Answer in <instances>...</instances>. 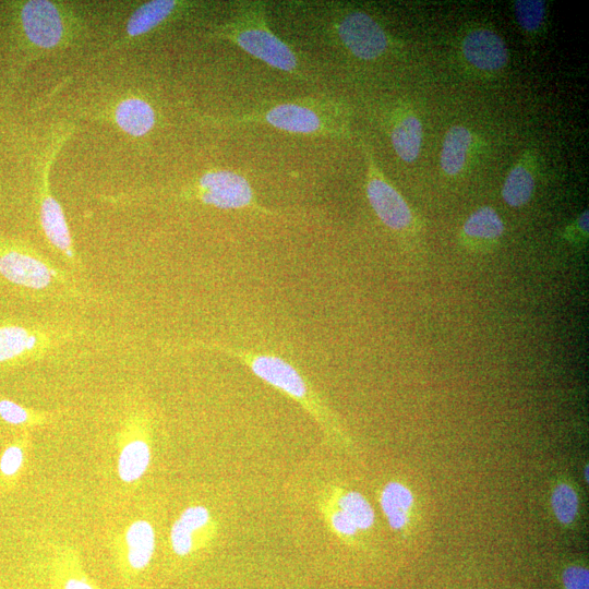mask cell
<instances>
[{
    "label": "cell",
    "mask_w": 589,
    "mask_h": 589,
    "mask_svg": "<svg viewBox=\"0 0 589 589\" xmlns=\"http://www.w3.org/2000/svg\"><path fill=\"white\" fill-rule=\"evenodd\" d=\"M184 347L217 350L237 358L255 376L298 402L314 419L329 442L337 446L348 444L334 413L289 361L272 353L255 352L212 341L195 340Z\"/></svg>",
    "instance_id": "cell-1"
},
{
    "label": "cell",
    "mask_w": 589,
    "mask_h": 589,
    "mask_svg": "<svg viewBox=\"0 0 589 589\" xmlns=\"http://www.w3.org/2000/svg\"><path fill=\"white\" fill-rule=\"evenodd\" d=\"M213 120L219 125L259 123L305 135L340 136L348 132L347 110L332 99L320 97L267 104L251 111Z\"/></svg>",
    "instance_id": "cell-2"
},
{
    "label": "cell",
    "mask_w": 589,
    "mask_h": 589,
    "mask_svg": "<svg viewBox=\"0 0 589 589\" xmlns=\"http://www.w3.org/2000/svg\"><path fill=\"white\" fill-rule=\"evenodd\" d=\"M0 280L39 299H83L71 271L57 266L31 245L0 237Z\"/></svg>",
    "instance_id": "cell-3"
},
{
    "label": "cell",
    "mask_w": 589,
    "mask_h": 589,
    "mask_svg": "<svg viewBox=\"0 0 589 589\" xmlns=\"http://www.w3.org/2000/svg\"><path fill=\"white\" fill-rule=\"evenodd\" d=\"M214 35L231 41L274 69L292 75L300 74L297 53L271 29L266 4L262 1L238 4L230 17L215 28Z\"/></svg>",
    "instance_id": "cell-4"
},
{
    "label": "cell",
    "mask_w": 589,
    "mask_h": 589,
    "mask_svg": "<svg viewBox=\"0 0 589 589\" xmlns=\"http://www.w3.org/2000/svg\"><path fill=\"white\" fill-rule=\"evenodd\" d=\"M80 334L76 329L32 320H0V369L39 361Z\"/></svg>",
    "instance_id": "cell-5"
},
{
    "label": "cell",
    "mask_w": 589,
    "mask_h": 589,
    "mask_svg": "<svg viewBox=\"0 0 589 589\" xmlns=\"http://www.w3.org/2000/svg\"><path fill=\"white\" fill-rule=\"evenodd\" d=\"M321 35L361 61L380 59L389 47L384 27L369 13L357 10L330 9L314 13Z\"/></svg>",
    "instance_id": "cell-6"
},
{
    "label": "cell",
    "mask_w": 589,
    "mask_h": 589,
    "mask_svg": "<svg viewBox=\"0 0 589 589\" xmlns=\"http://www.w3.org/2000/svg\"><path fill=\"white\" fill-rule=\"evenodd\" d=\"M180 196L221 209L249 208L266 212L259 206L248 179L228 169L205 172L194 184L184 189Z\"/></svg>",
    "instance_id": "cell-7"
},
{
    "label": "cell",
    "mask_w": 589,
    "mask_h": 589,
    "mask_svg": "<svg viewBox=\"0 0 589 589\" xmlns=\"http://www.w3.org/2000/svg\"><path fill=\"white\" fill-rule=\"evenodd\" d=\"M364 154L366 158L365 192L372 209L390 230L396 232L410 230L414 218L409 205L380 170L372 152L365 148Z\"/></svg>",
    "instance_id": "cell-8"
},
{
    "label": "cell",
    "mask_w": 589,
    "mask_h": 589,
    "mask_svg": "<svg viewBox=\"0 0 589 589\" xmlns=\"http://www.w3.org/2000/svg\"><path fill=\"white\" fill-rule=\"evenodd\" d=\"M38 214L40 227L49 244L72 272H82V261L74 249L62 207L49 191L47 176L40 191Z\"/></svg>",
    "instance_id": "cell-9"
},
{
    "label": "cell",
    "mask_w": 589,
    "mask_h": 589,
    "mask_svg": "<svg viewBox=\"0 0 589 589\" xmlns=\"http://www.w3.org/2000/svg\"><path fill=\"white\" fill-rule=\"evenodd\" d=\"M216 522L211 510L201 504L184 508L170 528L172 552L180 557L189 556L211 540Z\"/></svg>",
    "instance_id": "cell-10"
},
{
    "label": "cell",
    "mask_w": 589,
    "mask_h": 589,
    "mask_svg": "<svg viewBox=\"0 0 589 589\" xmlns=\"http://www.w3.org/2000/svg\"><path fill=\"white\" fill-rule=\"evenodd\" d=\"M144 418L132 416L125 423L127 435L118 456V476L124 483L141 479L151 464L152 452L145 435Z\"/></svg>",
    "instance_id": "cell-11"
},
{
    "label": "cell",
    "mask_w": 589,
    "mask_h": 589,
    "mask_svg": "<svg viewBox=\"0 0 589 589\" xmlns=\"http://www.w3.org/2000/svg\"><path fill=\"white\" fill-rule=\"evenodd\" d=\"M22 27L36 46L51 48L59 44L63 25L58 9L49 1L31 0L21 8Z\"/></svg>",
    "instance_id": "cell-12"
},
{
    "label": "cell",
    "mask_w": 589,
    "mask_h": 589,
    "mask_svg": "<svg viewBox=\"0 0 589 589\" xmlns=\"http://www.w3.org/2000/svg\"><path fill=\"white\" fill-rule=\"evenodd\" d=\"M465 59L482 71H497L508 61V49L503 38L489 28L467 33L461 43Z\"/></svg>",
    "instance_id": "cell-13"
},
{
    "label": "cell",
    "mask_w": 589,
    "mask_h": 589,
    "mask_svg": "<svg viewBox=\"0 0 589 589\" xmlns=\"http://www.w3.org/2000/svg\"><path fill=\"white\" fill-rule=\"evenodd\" d=\"M422 123L410 110H398L390 121L389 137L397 156L406 161L413 163L422 145Z\"/></svg>",
    "instance_id": "cell-14"
},
{
    "label": "cell",
    "mask_w": 589,
    "mask_h": 589,
    "mask_svg": "<svg viewBox=\"0 0 589 589\" xmlns=\"http://www.w3.org/2000/svg\"><path fill=\"white\" fill-rule=\"evenodd\" d=\"M125 558L131 569L143 570L151 563L155 548L156 534L154 527L144 519L133 521L124 533Z\"/></svg>",
    "instance_id": "cell-15"
},
{
    "label": "cell",
    "mask_w": 589,
    "mask_h": 589,
    "mask_svg": "<svg viewBox=\"0 0 589 589\" xmlns=\"http://www.w3.org/2000/svg\"><path fill=\"white\" fill-rule=\"evenodd\" d=\"M380 504L390 528L401 530L407 526L413 496L406 485L397 481L386 483L380 495Z\"/></svg>",
    "instance_id": "cell-16"
},
{
    "label": "cell",
    "mask_w": 589,
    "mask_h": 589,
    "mask_svg": "<svg viewBox=\"0 0 589 589\" xmlns=\"http://www.w3.org/2000/svg\"><path fill=\"white\" fill-rule=\"evenodd\" d=\"M471 143L472 134L466 127L456 124L447 130L440 159L447 176L454 177L462 170Z\"/></svg>",
    "instance_id": "cell-17"
},
{
    "label": "cell",
    "mask_w": 589,
    "mask_h": 589,
    "mask_svg": "<svg viewBox=\"0 0 589 589\" xmlns=\"http://www.w3.org/2000/svg\"><path fill=\"white\" fill-rule=\"evenodd\" d=\"M323 495L342 510L359 531L369 530L373 526L375 520L374 510L369 501L359 492L332 488Z\"/></svg>",
    "instance_id": "cell-18"
},
{
    "label": "cell",
    "mask_w": 589,
    "mask_h": 589,
    "mask_svg": "<svg viewBox=\"0 0 589 589\" xmlns=\"http://www.w3.org/2000/svg\"><path fill=\"white\" fill-rule=\"evenodd\" d=\"M116 120L118 125L127 133L141 136L154 127L155 112L145 100L129 98L118 105Z\"/></svg>",
    "instance_id": "cell-19"
},
{
    "label": "cell",
    "mask_w": 589,
    "mask_h": 589,
    "mask_svg": "<svg viewBox=\"0 0 589 589\" xmlns=\"http://www.w3.org/2000/svg\"><path fill=\"white\" fill-rule=\"evenodd\" d=\"M536 179L524 160H520L508 172L502 189L504 202L510 207L526 205L534 192Z\"/></svg>",
    "instance_id": "cell-20"
},
{
    "label": "cell",
    "mask_w": 589,
    "mask_h": 589,
    "mask_svg": "<svg viewBox=\"0 0 589 589\" xmlns=\"http://www.w3.org/2000/svg\"><path fill=\"white\" fill-rule=\"evenodd\" d=\"M177 5L178 1L173 0H154L141 5L128 22V35L139 36L147 33L167 20L176 10Z\"/></svg>",
    "instance_id": "cell-21"
},
{
    "label": "cell",
    "mask_w": 589,
    "mask_h": 589,
    "mask_svg": "<svg viewBox=\"0 0 589 589\" xmlns=\"http://www.w3.org/2000/svg\"><path fill=\"white\" fill-rule=\"evenodd\" d=\"M462 232L472 240L494 241L503 235L504 224L494 208L482 206L467 218Z\"/></svg>",
    "instance_id": "cell-22"
},
{
    "label": "cell",
    "mask_w": 589,
    "mask_h": 589,
    "mask_svg": "<svg viewBox=\"0 0 589 589\" xmlns=\"http://www.w3.org/2000/svg\"><path fill=\"white\" fill-rule=\"evenodd\" d=\"M318 507L329 530L336 537L350 541L357 536L359 530L352 520L323 494L320 496Z\"/></svg>",
    "instance_id": "cell-23"
},
{
    "label": "cell",
    "mask_w": 589,
    "mask_h": 589,
    "mask_svg": "<svg viewBox=\"0 0 589 589\" xmlns=\"http://www.w3.org/2000/svg\"><path fill=\"white\" fill-rule=\"evenodd\" d=\"M551 504L558 521L565 525L573 522L578 513V496L570 485L558 484L553 490Z\"/></svg>",
    "instance_id": "cell-24"
},
{
    "label": "cell",
    "mask_w": 589,
    "mask_h": 589,
    "mask_svg": "<svg viewBox=\"0 0 589 589\" xmlns=\"http://www.w3.org/2000/svg\"><path fill=\"white\" fill-rule=\"evenodd\" d=\"M515 16L520 27L527 32H536L543 23L545 4L541 0H516Z\"/></svg>",
    "instance_id": "cell-25"
},
{
    "label": "cell",
    "mask_w": 589,
    "mask_h": 589,
    "mask_svg": "<svg viewBox=\"0 0 589 589\" xmlns=\"http://www.w3.org/2000/svg\"><path fill=\"white\" fill-rule=\"evenodd\" d=\"M0 418L13 425L39 423L45 417L7 398L0 399Z\"/></svg>",
    "instance_id": "cell-26"
},
{
    "label": "cell",
    "mask_w": 589,
    "mask_h": 589,
    "mask_svg": "<svg viewBox=\"0 0 589 589\" xmlns=\"http://www.w3.org/2000/svg\"><path fill=\"white\" fill-rule=\"evenodd\" d=\"M22 448L16 445L9 446L0 459V470L5 476H13L23 464Z\"/></svg>",
    "instance_id": "cell-27"
},
{
    "label": "cell",
    "mask_w": 589,
    "mask_h": 589,
    "mask_svg": "<svg viewBox=\"0 0 589 589\" xmlns=\"http://www.w3.org/2000/svg\"><path fill=\"white\" fill-rule=\"evenodd\" d=\"M565 589H589L588 569L581 566H569L563 573Z\"/></svg>",
    "instance_id": "cell-28"
},
{
    "label": "cell",
    "mask_w": 589,
    "mask_h": 589,
    "mask_svg": "<svg viewBox=\"0 0 589 589\" xmlns=\"http://www.w3.org/2000/svg\"><path fill=\"white\" fill-rule=\"evenodd\" d=\"M63 589H96L85 577L74 576L68 578Z\"/></svg>",
    "instance_id": "cell-29"
},
{
    "label": "cell",
    "mask_w": 589,
    "mask_h": 589,
    "mask_svg": "<svg viewBox=\"0 0 589 589\" xmlns=\"http://www.w3.org/2000/svg\"><path fill=\"white\" fill-rule=\"evenodd\" d=\"M578 225L582 231H588V211L580 215V217L578 218Z\"/></svg>",
    "instance_id": "cell-30"
},
{
    "label": "cell",
    "mask_w": 589,
    "mask_h": 589,
    "mask_svg": "<svg viewBox=\"0 0 589 589\" xmlns=\"http://www.w3.org/2000/svg\"><path fill=\"white\" fill-rule=\"evenodd\" d=\"M585 476H586V480H588V467H586L585 469Z\"/></svg>",
    "instance_id": "cell-31"
}]
</instances>
